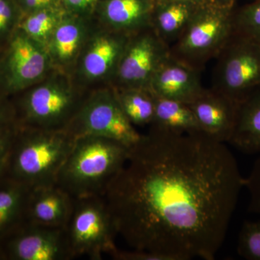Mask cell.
I'll list each match as a JSON object with an SVG mask.
<instances>
[{
  "label": "cell",
  "mask_w": 260,
  "mask_h": 260,
  "mask_svg": "<svg viewBox=\"0 0 260 260\" xmlns=\"http://www.w3.org/2000/svg\"><path fill=\"white\" fill-rule=\"evenodd\" d=\"M129 37L103 28L95 22L70 74L74 83L88 92L111 86Z\"/></svg>",
  "instance_id": "10"
},
{
  "label": "cell",
  "mask_w": 260,
  "mask_h": 260,
  "mask_svg": "<svg viewBox=\"0 0 260 260\" xmlns=\"http://www.w3.org/2000/svg\"><path fill=\"white\" fill-rule=\"evenodd\" d=\"M66 131L74 138L84 135L102 137L116 140L129 148L142 137L126 118L111 86L89 92Z\"/></svg>",
  "instance_id": "8"
},
{
  "label": "cell",
  "mask_w": 260,
  "mask_h": 260,
  "mask_svg": "<svg viewBox=\"0 0 260 260\" xmlns=\"http://www.w3.org/2000/svg\"><path fill=\"white\" fill-rule=\"evenodd\" d=\"M23 15L61 4V0H16Z\"/></svg>",
  "instance_id": "31"
},
{
  "label": "cell",
  "mask_w": 260,
  "mask_h": 260,
  "mask_svg": "<svg viewBox=\"0 0 260 260\" xmlns=\"http://www.w3.org/2000/svg\"><path fill=\"white\" fill-rule=\"evenodd\" d=\"M244 187L249 191V212L260 215V155L249 177L244 179Z\"/></svg>",
  "instance_id": "28"
},
{
  "label": "cell",
  "mask_w": 260,
  "mask_h": 260,
  "mask_svg": "<svg viewBox=\"0 0 260 260\" xmlns=\"http://www.w3.org/2000/svg\"><path fill=\"white\" fill-rule=\"evenodd\" d=\"M2 260L73 259L64 228L46 226L24 220L0 239Z\"/></svg>",
  "instance_id": "12"
},
{
  "label": "cell",
  "mask_w": 260,
  "mask_h": 260,
  "mask_svg": "<svg viewBox=\"0 0 260 260\" xmlns=\"http://www.w3.org/2000/svg\"><path fill=\"white\" fill-rule=\"evenodd\" d=\"M15 124L13 104L7 102L5 97L0 95V129Z\"/></svg>",
  "instance_id": "32"
},
{
  "label": "cell",
  "mask_w": 260,
  "mask_h": 260,
  "mask_svg": "<svg viewBox=\"0 0 260 260\" xmlns=\"http://www.w3.org/2000/svg\"><path fill=\"white\" fill-rule=\"evenodd\" d=\"M75 138L66 130H46L16 124L7 178L29 187L56 184Z\"/></svg>",
  "instance_id": "3"
},
{
  "label": "cell",
  "mask_w": 260,
  "mask_h": 260,
  "mask_svg": "<svg viewBox=\"0 0 260 260\" xmlns=\"http://www.w3.org/2000/svg\"><path fill=\"white\" fill-rule=\"evenodd\" d=\"M170 47L153 27L130 36L111 87L149 90L154 75L169 56Z\"/></svg>",
  "instance_id": "11"
},
{
  "label": "cell",
  "mask_w": 260,
  "mask_h": 260,
  "mask_svg": "<svg viewBox=\"0 0 260 260\" xmlns=\"http://www.w3.org/2000/svg\"><path fill=\"white\" fill-rule=\"evenodd\" d=\"M188 105L203 133L222 143H229L235 126L239 104L213 88H205Z\"/></svg>",
  "instance_id": "16"
},
{
  "label": "cell",
  "mask_w": 260,
  "mask_h": 260,
  "mask_svg": "<svg viewBox=\"0 0 260 260\" xmlns=\"http://www.w3.org/2000/svg\"><path fill=\"white\" fill-rule=\"evenodd\" d=\"M16 124L0 129V182L7 178L8 162Z\"/></svg>",
  "instance_id": "27"
},
{
  "label": "cell",
  "mask_w": 260,
  "mask_h": 260,
  "mask_svg": "<svg viewBox=\"0 0 260 260\" xmlns=\"http://www.w3.org/2000/svg\"><path fill=\"white\" fill-rule=\"evenodd\" d=\"M53 68L47 47L19 28L0 64V95L20 94L40 82Z\"/></svg>",
  "instance_id": "9"
},
{
  "label": "cell",
  "mask_w": 260,
  "mask_h": 260,
  "mask_svg": "<svg viewBox=\"0 0 260 260\" xmlns=\"http://www.w3.org/2000/svg\"><path fill=\"white\" fill-rule=\"evenodd\" d=\"M213 89L240 104L260 87V45L234 31L215 57Z\"/></svg>",
  "instance_id": "7"
},
{
  "label": "cell",
  "mask_w": 260,
  "mask_h": 260,
  "mask_svg": "<svg viewBox=\"0 0 260 260\" xmlns=\"http://www.w3.org/2000/svg\"><path fill=\"white\" fill-rule=\"evenodd\" d=\"M229 143L245 153H260V87L238 105Z\"/></svg>",
  "instance_id": "19"
},
{
  "label": "cell",
  "mask_w": 260,
  "mask_h": 260,
  "mask_svg": "<svg viewBox=\"0 0 260 260\" xmlns=\"http://www.w3.org/2000/svg\"><path fill=\"white\" fill-rule=\"evenodd\" d=\"M214 1L223 5H236V3L239 0H214Z\"/></svg>",
  "instance_id": "33"
},
{
  "label": "cell",
  "mask_w": 260,
  "mask_h": 260,
  "mask_svg": "<svg viewBox=\"0 0 260 260\" xmlns=\"http://www.w3.org/2000/svg\"><path fill=\"white\" fill-rule=\"evenodd\" d=\"M116 97L126 118L134 126L150 125L155 112V99L146 89H115Z\"/></svg>",
  "instance_id": "22"
},
{
  "label": "cell",
  "mask_w": 260,
  "mask_h": 260,
  "mask_svg": "<svg viewBox=\"0 0 260 260\" xmlns=\"http://www.w3.org/2000/svg\"><path fill=\"white\" fill-rule=\"evenodd\" d=\"M235 5L212 0L200 5L177 42L171 55L201 72L216 57L234 32Z\"/></svg>",
  "instance_id": "5"
},
{
  "label": "cell",
  "mask_w": 260,
  "mask_h": 260,
  "mask_svg": "<svg viewBox=\"0 0 260 260\" xmlns=\"http://www.w3.org/2000/svg\"><path fill=\"white\" fill-rule=\"evenodd\" d=\"M155 0H99L94 21L108 30L130 36L152 26Z\"/></svg>",
  "instance_id": "14"
},
{
  "label": "cell",
  "mask_w": 260,
  "mask_h": 260,
  "mask_svg": "<svg viewBox=\"0 0 260 260\" xmlns=\"http://www.w3.org/2000/svg\"><path fill=\"white\" fill-rule=\"evenodd\" d=\"M99 0H61V5L70 14L92 18Z\"/></svg>",
  "instance_id": "29"
},
{
  "label": "cell",
  "mask_w": 260,
  "mask_h": 260,
  "mask_svg": "<svg viewBox=\"0 0 260 260\" xmlns=\"http://www.w3.org/2000/svg\"><path fill=\"white\" fill-rule=\"evenodd\" d=\"M237 251L248 260H260V220L243 224L238 239Z\"/></svg>",
  "instance_id": "25"
},
{
  "label": "cell",
  "mask_w": 260,
  "mask_h": 260,
  "mask_svg": "<svg viewBox=\"0 0 260 260\" xmlns=\"http://www.w3.org/2000/svg\"><path fill=\"white\" fill-rule=\"evenodd\" d=\"M65 13L66 11L61 4L37 10L24 15L18 28L47 47L53 32Z\"/></svg>",
  "instance_id": "23"
},
{
  "label": "cell",
  "mask_w": 260,
  "mask_h": 260,
  "mask_svg": "<svg viewBox=\"0 0 260 260\" xmlns=\"http://www.w3.org/2000/svg\"><path fill=\"white\" fill-rule=\"evenodd\" d=\"M234 30L260 45V0L234 10Z\"/></svg>",
  "instance_id": "24"
},
{
  "label": "cell",
  "mask_w": 260,
  "mask_h": 260,
  "mask_svg": "<svg viewBox=\"0 0 260 260\" xmlns=\"http://www.w3.org/2000/svg\"><path fill=\"white\" fill-rule=\"evenodd\" d=\"M200 5L182 0H155L152 27L171 47L184 31Z\"/></svg>",
  "instance_id": "18"
},
{
  "label": "cell",
  "mask_w": 260,
  "mask_h": 260,
  "mask_svg": "<svg viewBox=\"0 0 260 260\" xmlns=\"http://www.w3.org/2000/svg\"><path fill=\"white\" fill-rule=\"evenodd\" d=\"M243 187L225 143L150 126L104 198L116 234L131 249L170 260H213Z\"/></svg>",
  "instance_id": "1"
},
{
  "label": "cell",
  "mask_w": 260,
  "mask_h": 260,
  "mask_svg": "<svg viewBox=\"0 0 260 260\" xmlns=\"http://www.w3.org/2000/svg\"><path fill=\"white\" fill-rule=\"evenodd\" d=\"M182 1L190 2V3H196V4H203V3H208L212 0H182Z\"/></svg>",
  "instance_id": "34"
},
{
  "label": "cell",
  "mask_w": 260,
  "mask_h": 260,
  "mask_svg": "<svg viewBox=\"0 0 260 260\" xmlns=\"http://www.w3.org/2000/svg\"><path fill=\"white\" fill-rule=\"evenodd\" d=\"M89 92L78 87L68 73L56 69L22 92L13 104L15 124L46 130H66Z\"/></svg>",
  "instance_id": "4"
},
{
  "label": "cell",
  "mask_w": 260,
  "mask_h": 260,
  "mask_svg": "<svg viewBox=\"0 0 260 260\" xmlns=\"http://www.w3.org/2000/svg\"><path fill=\"white\" fill-rule=\"evenodd\" d=\"M64 232L72 257L87 256L102 259L118 249L117 236L104 196L75 198Z\"/></svg>",
  "instance_id": "6"
},
{
  "label": "cell",
  "mask_w": 260,
  "mask_h": 260,
  "mask_svg": "<svg viewBox=\"0 0 260 260\" xmlns=\"http://www.w3.org/2000/svg\"><path fill=\"white\" fill-rule=\"evenodd\" d=\"M129 148L102 137L75 138L56 184L74 198L104 196L111 181L125 164Z\"/></svg>",
  "instance_id": "2"
},
{
  "label": "cell",
  "mask_w": 260,
  "mask_h": 260,
  "mask_svg": "<svg viewBox=\"0 0 260 260\" xmlns=\"http://www.w3.org/2000/svg\"><path fill=\"white\" fill-rule=\"evenodd\" d=\"M95 21L65 13L53 32L47 49L53 68L71 74Z\"/></svg>",
  "instance_id": "13"
},
{
  "label": "cell",
  "mask_w": 260,
  "mask_h": 260,
  "mask_svg": "<svg viewBox=\"0 0 260 260\" xmlns=\"http://www.w3.org/2000/svg\"><path fill=\"white\" fill-rule=\"evenodd\" d=\"M154 99L155 112L150 126L179 134L203 133L188 104L155 95Z\"/></svg>",
  "instance_id": "21"
},
{
  "label": "cell",
  "mask_w": 260,
  "mask_h": 260,
  "mask_svg": "<svg viewBox=\"0 0 260 260\" xmlns=\"http://www.w3.org/2000/svg\"><path fill=\"white\" fill-rule=\"evenodd\" d=\"M205 90L200 71L172 55L154 75L149 90L155 96L190 104Z\"/></svg>",
  "instance_id": "15"
},
{
  "label": "cell",
  "mask_w": 260,
  "mask_h": 260,
  "mask_svg": "<svg viewBox=\"0 0 260 260\" xmlns=\"http://www.w3.org/2000/svg\"><path fill=\"white\" fill-rule=\"evenodd\" d=\"M23 13L16 0H0V37L18 28Z\"/></svg>",
  "instance_id": "26"
},
{
  "label": "cell",
  "mask_w": 260,
  "mask_h": 260,
  "mask_svg": "<svg viewBox=\"0 0 260 260\" xmlns=\"http://www.w3.org/2000/svg\"><path fill=\"white\" fill-rule=\"evenodd\" d=\"M31 188L12 179L0 182V239L25 220Z\"/></svg>",
  "instance_id": "20"
},
{
  "label": "cell",
  "mask_w": 260,
  "mask_h": 260,
  "mask_svg": "<svg viewBox=\"0 0 260 260\" xmlns=\"http://www.w3.org/2000/svg\"><path fill=\"white\" fill-rule=\"evenodd\" d=\"M74 200L56 184L32 188L27 203L25 220L46 226L64 228Z\"/></svg>",
  "instance_id": "17"
},
{
  "label": "cell",
  "mask_w": 260,
  "mask_h": 260,
  "mask_svg": "<svg viewBox=\"0 0 260 260\" xmlns=\"http://www.w3.org/2000/svg\"><path fill=\"white\" fill-rule=\"evenodd\" d=\"M110 256L116 260H170L162 254L133 249L129 251L117 249Z\"/></svg>",
  "instance_id": "30"
}]
</instances>
